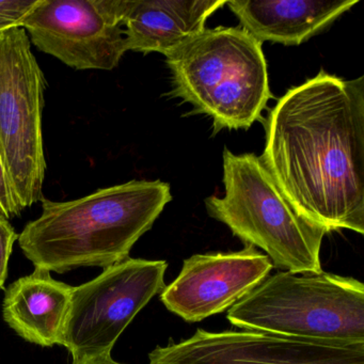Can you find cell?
<instances>
[{"instance_id": "6da1fadb", "label": "cell", "mask_w": 364, "mask_h": 364, "mask_svg": "<svg viewBox=\"0 0 364 364\" xmlns=\"http://www.w3.org/2000/svg\"><path fill=\"white\" fill-rule=\"evenodd\" d=\"M262 163L302 216L329 233L364 234V77L321 70L265 121Z\"/></svg>"}, {"instance_id": "7a4b0ae2", "label": "cell", "mask_w": 364, "mask_h": 364, "mask_svg": "<svg viewBox=\"0 0 364 364\" xmlns=\"http://www.w3.org/2000/svg\"><path fill=\"white\" fill-rule=\"evenodd\" d=\"M171 198L170 185L159 180H134L73 201L43 198L41 216L25 225L18 244L46 272L107 268L129 257Z\"/></svg>"}, {"instance_id": "3957f363", "label": "cell", "mask_w": 364, "mask_h": 364, "mask_svg": "<svg viewBox=\"0 0 364 364\" xmlns=\"http://www.w3.org/2000/svg\"><path fill=\"white\" fill-rule=\"evenodd\" d=\"M166 58L174 95L216 131L249 129L272 97L262 43L242 27L205 28Z\"/></svg>"}, {"instance_id": "277c9868", "label": "cell", "mask_w": 364, "mask_h": 364, "mask_svg": "<svg viewBox=\"0 0 364 364\" xmlns=\"http://www.w3.org/2000/svg\"><path fill=\"white\" fill-rule=\"evenodd\" d=\"M223 198L205 200L210 217L246 245L262 249L274 267L321 274V248L328 233L294 208L255 154L223 151Z\"/></svg>"}, {"instance_id": "5b68a950", "label": "cell", "mask_w": 364, "mask_h": 364, "mask_svg": "<svg viewBox=\"0 0 364 364\" xmlns=\"http://www.w3.org/2000/svg\"><path fill=\"white\" fill-rule=\"evenodd\" d=\"M227 318L247 331L364 343V284L329 272L280 270L228 310Z\"/></svg>"}, {"instance_id": "8992f818", "label": "cell", "mask_w": 364, "mask_h": 364, "mask_svg": "<svg viewBox=\"0 0 364 364\" xmlns=\"http://www.w3.org/2000/svg\"><path fill=\"white\" fill-rule=\"evenodd\" d=\"M46 80L26 31L0 33V159L21 210L43 199Z\"/></svg>"}, {"instance_id": "52a82bcc", "label": "cell", "mask_w": 364, "mask_h": 364, "mask_svg": "<svg viewBox=\"0 0 364 364\" xmlns=\"http://www.w3.org/2000/svg\"><path fill=\"white\" fill-rule=\"evenodd\" d=\"M166 261L132 259L104 268L100 276L73 287L60 345L73 363L112 355L136 315L165 289Z\"/></svg>"}, {"instance_id": "ba28073f", "label": "cell", "mask_w": 364, "mask_h": 364, "mask_svg": "<svg viewBox=\"0 0 364 364\" xmlns=\"http://www.w3.org/2000/svg\"><path fill=\"white\" fill-rule=\"evenodd\" d=\"M127 0H41L22 28L38 50L72 69H116L124 56Z\"/></svg>"}, {"instance_id": "9c48e42d", "label": "cell", "mask_w": 364, "mask_h": 364, "mask_svg": "<svg viewBox=\"0 0 364 364\" xmlns=\"http://www.w3.org/2000/svg\"><path fill=\"white\" fill-rule=\"evenodd\" d=\"M149 364H364V343L198 329L186 340L157 346Z\"/></svg>"}, {"instance_id": "30bf717a", "label": "cell", "mask_w": 364, "mask_h": 364, "mask_svg": "<svg viewBox=\"0 0 364 364\" xmlns=\"http://www.w3.org/2000/svg\"><path fill=\"white\" fill-rule=\"evenodd\" d=\"M272 268L269 257L250 245L234 252L195 255L185 259L178 276L159 295L170 312L198 323L230 310Z\"/></svg>"}, {"instance_id": "8fae6325", "label": "cell", "mask_w": 364, "mask_h": 364, "mask_svg": "<svg viewBox=\"0 0 364 364\" xmlns=\"http://www.w3.org/2000/svg\"><path fill=\"white\" fill-rule=\"evenodd\" d=\"M225 0H127L123 18L127 50L168 56L205 29Z\"/></svg>"}, {"instance_id": "7c38bea8", "label": "cell", "mask_w": 364, "mask_h": 364, "mask_svg": "<svg viewBox=\"0 0 364 364\" xmlns=\"http://www.w3.org/2000/svg\"><path fill=\"white\" fill-rule=\"evenodd\" d=\"M358 0H229L242 28L257 41L299 46L325 31Z\"/></svg>"}, {"instance_id": "4fadbf2b", "label": "cell", "mask_w": 364, "mask_h": 364, "mask_svg": "<svg viewBox=\"0 0 364 364\" xmlns=\"http://www.w3.org/2000/svg\"><path fill=\"white\" fill-rule=\"evenodd\" d=\"M73 287L55 280L50 272L36 268L14 281L3 304L6 323L27 342L60 345Z\"/></svg>"}, {"instance_id": "5bb4252c", "label": "cell", "mask_w": 364, "mask_h": 364, "mask_svg": "<svg viewBox=\"0 0 364 364\" xmlns=\"http://www.w3.org/2000/svg\"><path fill=\"white\" fill-rule=\"evenodd\" d=\"M41 0H0V33L22 27L25 18Z\"/></svg>"}, {"instance_id": "9a60e30c", "label": "cell", "mask_w": 364, "mask_h": 364, "mask_svg": "<svg viewBox=\"0 0 364 364\" xmlns=\"http://www.w3.org/2000/svg\"><path fill=\"white\" fill-rule=\"evenodd\" d=\"M18 238V233L9 223V219L0 216V289H3L5 285L8 276V264L14 242Z\"/></svg>"}, {"instance_id": "2e32d148", "label": "cell", "mask_w": 364, "mask_h": 364, "mask_svg": "<svg viewBox=\"0 0 364 364\" xmlns=\"http://www.w3.org/2000/svg\"><path fill=\"white\" fill-rule=\"evenodd\" d=\"M22 212L14 197V191L6 176L1 159H0V216L10 219L20 216Z\"/></svg>"}, {"instance_id": "e0dca14e", "label": "cell", "mask_w": 364, "mask_h": 364, "mask_svg": "<svg viewBox=\"0 0 364 364\" xmlns=\"http://www.w3.org/2000/svg\"><path fill=\"white\" fill-rule=\"evenodd\" d=\"M73 364H123L114 361L112 359V355H101V357L93 358V359L85 360V361L78 362V363Z\"/></svg>"}]
</instances>
